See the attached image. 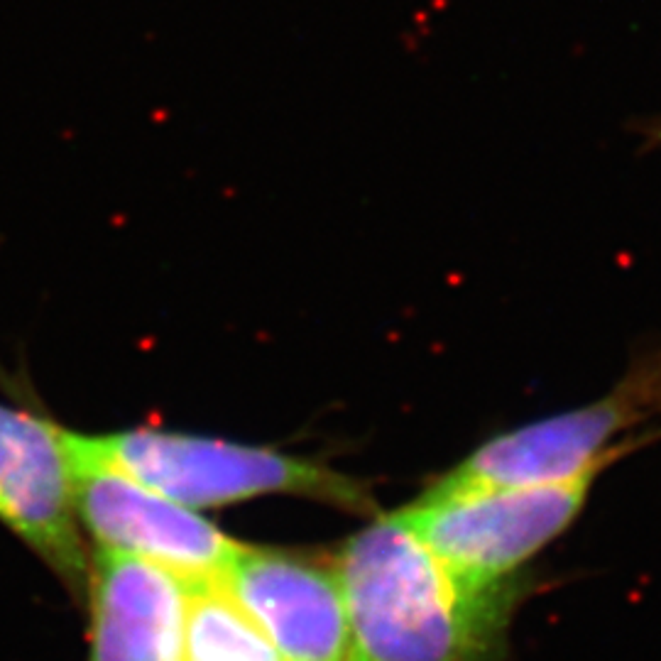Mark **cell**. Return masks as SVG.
Returning <instances> with one entry per match:
<instances>
[{"label":"cell","mask_w":661,"mask_h":661,"mask_svg":"<svg viewBox=\"0 0 661 661\" xmlns=\"http://www.w3.org/2000/svg\"><path fill=\"white\" fill-rule=\"evenodd\" d=\"M348 615L346 661H497L519 583L453 576L399 512L348 539L338 558Z\"/></svg>","instance_id":"6da1fadb"},{"label":"cell","mask_w":661,"mask_h":661,"mask_svg":"<svg viewBox=\"0 0 661 661\" xmlns=\"http://www.w3.org/2000/svg\"><path fill=\"white\" fill-rule=\"evenodd\" d=\"M661 414V348L635 358L603 397L492 436L426 492L551 485L605 473L654 444L644 426Z\"/></svg>","instance_id":"7a4b0ae2"},{"label":"cell","mask_w":661,"mask_h":661,"mask_svg":"<svg viewBox=\"0 0 661 661\" xmlns=\"http://www.w3.org/2000/svg\"><path fill=\"white\" fill-rule=\"evenodd\" d=\"M83 439L135 480L192 510L258 495H299L346 510L372 507L367 490L353 478L269 449L160 429Z\"/></svg>","instance_id":"3957f363"},{"label":"cell","mask_w":661,"mask_h":661,"mask_svg":"<svg viewBox=\"0 0 661 661\" xmlns=\"http://www.w3.org/2000/svg\"><path fill=\"white\" fill-rule=\"evenodd\" d=\"M603 473L551 485L431 495L404 522L446 569L470 585H500L576 522Z\"/></svg>","instance_id":"277c9868"},{"label":"cell","mask_w":661,"mask_h":661,"mask_svg":"<svg viewBox=\"0 0 661 661\" xmlns=\"http://www.w3.org/2000/svg\"><path fill=\"white\" fill-rule=\"evenodd\" d=\"M72 500L96 549L145 558L186 580H221L243 544L192 507L135 480L99 455L83 434L64 429Z\"/></svg>","instance_id":"5b68a950"},{"label":"cell","mask_w":661,"mask_h":661,"mask_svg":"<svg viewBox=\"0 0 661 661\" xmlns=\"http://www.w3.org/2000/svg\"><path fill=\"white\" fill-rule=\"evenodd\" d=\"M0 524L72 595H83L91 561L72 500L64 429L0 402Z\"/></svg>","instance_id":"8992f818"},{"label":"cell","mask_w":661,"mask_h":661,"mask_svg":"<svg viewBox=\"0 0 661 661\" xmlns=\"http://www.w3.org/2000/svg\"><path fill=\"white\" fill-rule=\"evenodd\" d=\"M218 583L279 661H346L348 615L336 569L299 553L240 546Z\"/></svg>","instance_id":"52a82bcc"},{"label":"cell","mask_w":661,"mask_h":661,"mask_svg":"<svg viewBox=\"0 0 661 661\" xmlns=\"http://www.w3.org/2000/svg\"><path fill=\"white\" fill-rule=\"evenodd\" d=\"M86 593V661H186V578L145 558L96 549Z\"/></svg>","instance_id":"ba28073f"},{"label":"cell","mask_w":661,"mask_h":661,"mask_svg":"<svg viewBox=\"0 0 661 661\" xmlns=\"http://www.w3.org/2000/svg\"><path fill=\"white\" fill-rule=\"evenodd\" d=\"M186 661H279V656L218 580H189Z\"/></svg>","instance_id":"9c48e42d"},{"label":"cell","mask_w":661,"mask_h":661,"mask_svg":"<svg viewBox=\"0 0 661 661\" xmlns=\"http://www.w3.org/2000/svg\"><path fill=\"white\" fill-rule=\"evenodd\" d=\"M646 137H649L651 145H656V142H661V123L656 125L654 130H649V135H646Z\"/></svg>","instance_id":"30bf717a"}]
</instances>
